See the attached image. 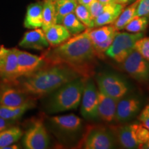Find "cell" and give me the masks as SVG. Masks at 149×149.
<instances>
[{"mask_svg": "<svg viewBox=\"0 0 149 149\" xmlns=\"http://www.w3.org/2000/svg\"><path fill=\"white\" fill-rule=\"evenodd\" d=\"M42 55L46 64L66 65L84 77H89L96 57L88 29L59 45L49 48Z\"/></svg>", "mask_w": 149, "mask_h": 149, "instance_id": "6da1fadb", "label": "cell"}, {"mask_svg": "<svg viewBox=\"0 0 149 149\" xmlns=\"http://www.w3.org/2000/svg\"><path fill=\"white\" fill-rule=\"evenodd\" d=\"M79 77L82 76L66 65L46 64L33 73L10 83L28 95L35 98L51 94L64 84Z\"/></svg>", "mask_w": 149, "mask_h": 149, "instance_id": "7a4b0ae2", "label": "cell"}, {"mask_svg": "<svg viewBox=\"0 0 149 149\" xmlns=\"http://www.w3.org/2000/svg\"><path fill=\"white\" fill-rule=\"evenodd\" d=\"M86 78H75L53 91L46 102L47 113L53 114L77 109L81 102Z\"/></svg>", "mask_w": 149, "mask_h": 149, "instance_id": "3957f363", "label": "cell"}, {"mask_svg": "<svg viewBox=\"0 0 149 149\" xmlns=\"http://www.w3.org/2000/svg\"><path fill=\"white\" fill-rule=\"evenodd\" d=\"M113 130L117 144L123 148H139L149 139V130L139 123L110 127Z\"/></svg>", "mask_w": 149, "mask_h": 149, "instance_id": "277c9868", "label": "cell"}, {"mask_svg": "<svg viewBox=\"0 0 149 149\" xmlns=\"http://www.w3.org/2000/svg\"><path fill=\"white\" fill-rule=\"evenodd\" d=\"M117 141L111 128L102 125L88 126L79 141V148L111 149L115 148Z\"/></svg>", "mask_w": 149, "mask_h": 149, "instance_id": "5b68a950", "label": "cell"}, {"mask_svg": "<svg viewBox=\"0 0 149 149\" xmlns=\"http://www.w3.org/2000/svg\"><path fill=\"white\" fill-rule=\"evenodd\" d=\"M143 36L142 32L134 33L117 31L111 46L106 51L105 55L121 64L133 51L135 42Z\"/></svg>", "mask_w": 149, "mask_h": 149, "instance_id": "8992f818", "label": "cell"}, {"mask_svg": "<svg viewBox=\"0 0 149 149\" xmlns=\"http://www.w3.org/2000/svg\"><path fill=\"white\" fill-rule=\"evenodd\" d=\"M96 81L99 91L117 100H120L128 92L127 83L117 74L102 72L97 75Z\"/></svg>", "mask_w": 149, "mask_h": 149, "instance_id": "52a82bcc", "label": "cell"}, {"mask_svg": "<svg viewBox=\"0 0 149 149\" xmlns=\"http://www.w3.org/2000/svg\"><path fill=\"white\" fill-rule=\"evenodd\" d=\"M121 64L122 69L136 81L142 83L149 81V61L135 49Z\"/></svg>", "mask_w": 149, "mask_h": 149, "instance_id": "ba28073f", "label": "cell"}, {"mask_svg": "<svg viewBox=\"0 0 149 149\" xmlns=\"http://www.w3.org/2000/svg\"><path fill=\"white\" fill-rule=\"evenodd\" d=\"M80 103V112L85 120H95L99 118L98 90L94 81L89 77L86 78Z\"/></svg>", "mask_w": 149, "mask_h": 149, "instance_id": "9c48e42d", "label": "cell"}, {"mask_svg": "<svg viewBox=\"0 0 149 149\" xmlns=\"http://www.w3.org/2000/svg\"><path fill=\"white\" fill-rule=\"evenodd\" d=\"M88 32L96 57L103 58L117 31L113 25L109 24L97 29H88Z\"/></svg>", "mask_w": 149, "mask_h": 149, "instance_id": "30bf717a", "label": "cell"}, {"mask_svg": "<svg viewBox=\"0 0 149 149\" xmlns=\"http://www.w3.org/2000/svg\"><path fill=\"white\" fill-rule=\"evenodd\" d=\"M49 142V135L43 121L35 120L24 134V147L28 149H45L48 148Z\"/></svg>", "mask_w": 149, "mask_h": 149, "instance_id": "8fae6325", "label": "cell"}, {"mask_svg": "<svg viewBox=\"0 0 149 149\" xmlns=\"http://www.w3.org/2000/svg\"><path fill=\"white\" fill-rule=\"evenodd\" d=\"M14 50L17 57V67L14 81L18 78L26 77L33 73L46 64L42 55H33L17 48H14Z\"/></svg>", "mask_w": 149, "mask_h": 149, "instance_id": "7c38bea8", "label": "cell"}, {"mask_svg": "<svg viewBox=\"0 0 149 149\" xmlns=\"http://www.w3.org/2000/svg\"><path fill=\"white\" fill-rule=\"evenodd\" d=\"M13 84L0 80V104L5 107L16 108L34 100Z\"/></svg>", "mask_w": 149, "mask_h": 149, "instance_id": "4fadbf2b", "label": "cell"}, {"mask_svg": "<svg viewBox=\"0 0 149 149\" xmlns=\"http://www.w3.org/2000/svg\"><path fill=\"white\" fill-rule=\"evenodd\" d=\"M141 107V101L138 97L126 95L117 102L115 121L120 123L129 122L137 115Z\"/></svg>", "mask_w": 149, "mask_h": 149, "instance_id": "5bb4252c", "label": "cell"}, {"mask_svg": "<svg viewBox=\"0 0 149 149\" xmlns=\"http://www.w3.org/2000/svg\"><path fill=\"white\" fill-rule=\"evenodd\" d=\"M17 67V57L14 48L0 46V80L13 81Z\"/></svg>", "mask_w": 149, "mask_h": 149, "instance_id": "9a60e30c", "label": "cell"}, {"mask_svg": "<svg viewBox=\"0 0 149 149\" xmlns=\"http://www.w3.org/2000/svg\"><path fill=\"white\" fill-rule=\"evenodd\" d=\"M52 126L63 135H74L81 130L82 120L74 114L57 115L49 118Z\"/></svg>", "mask_w": 149, "mask_h": 149, "instance_id": "2e32d148", "label": "cell"}, {"mask_svg": "<svg viewBox=\"0 0 149 149\" xmlns=\"http://www.w3.org/2000/svg\"><path fill=\"white\" fill-rule=\"evenodd\" d=\"M19 46L24 48L43 51L49 48L50 44L46 40L44 31L39 28L25 33Z\"/></svg>", "mask_w": 149, "mask_h": 149, "instance_id": "e0dca14e", "label": "cell"}, {"mask_svg": "<svg viewBox=\"0 0 149 149\" xmlns=\"http://www.w3.org/2000/svg\"><path fill=\"white\" fill-rule=\"evenodd\" d=\"M117 102L118 100L98 90L99 118L107 123H111L115 121Z\"/></svg>", "mask_w": 149, "mask_h": 149, "instance_id": "ac0fdd59", "label": "cell"}, {"mask_svg": "<svg viewBox=\"0 0 149 149\" xmlns=\"http://www.w3.org/2000/svg\"><path fill=\"white\" fill-rule=\"evenodd\" d=\"M125 6L114 2L105 5L104 10L94 20V28L112 24L115 22Z\"/></svg>", "mask_w": 149, "mask_h": 149, "instance_id": "d6986e66", "label": "cell"}, {"mask_svg": "<svg viewBox=\"0 0 149 149\" xmlns=\"http://www.w3.org/2000/svg\"><path fill=\"white\" fill-rule=\"evenodd\" d=\"M42 9V3H33L29 5L24 22V27L28 29L42 28L43 24Z\"/></svg>", "mask_w": 149, "mask_h": 149, "instance_id": "ffe728a7", "label": "cell"}, {"mask_svg": "<svg viewBox=\"0 0 149 149\" xmlns=\"http://www.w3.org/2000/svg\"><path fill=\"white\" fill-rule=\"evenodd\" d=\"M44 33L46 40L52 47L66 42L72 36L66 28L61 24H55L51 26L44 31Z\"/></svg>", "mask_w": 149, "mask_h": 149, "instance_id": "44dd1931", "label": "cell"}, {"mask_svg": "<svg viewBox=\"0 0 149 149\" xmlns=\"http://www.w3.org/2000/svg\"><path fill=\"white\" fill-rule=\"evenodd\" d=\"M35 100L24 104L21 107L11 108L0 104V117L8 120L16 121L23 115L28 110L32 109L35 106Z\"/></svg>", "mask_w": 149, "mask_h": 149, "instance_id": "7402d4cb", "label": "cell"}, {"mask_svg": "<svg viewBox=\"0 0 149 149\" xmlns=\"http://www.w3.org/2000/svg\"><path fill=\"white\" fill-rule=\"evenodd\" d=\"M139 1V0H135L131 4L128 6L126 8H124L120 15L113 24L116 31H120L121 30L124 29L126 26L135 17L136 9Z\"/></svg>", "mask_w": 149, "mask_h": 149, "instance_id": "603a6c76", "label": "cell"}, {"mask_svg": "<svg viewBox=\"0 0 149 149\" xmlns=\"http://www.w3.org/2000/svg\"><path fill=\"white\" fill-rule=\"evenodd\" d=\"M55 6L56 24H61L67 15L74 13L78 4L77 0H57L54 1Z\"/></svg>", "mask_w": 149, "mask_h": 149, "instance_id": "cb8c5ba5", "label": "cell"}, {"mask_svg": "<svg viewBox=\"0 0 149 149\" xmlns=\"http://www.w3.org/2000/svg\"><path fill=\"white\" fill-rule=\"evenodd\" d=\"M23 132L17 126H13L0 132V149H4L6 146L15 144L21 139Z\"/></svg>", "mask_w": 149, "mask_h": 149, "instance_id": "d4e9b609", "label": "cell"}, {"mask_svg": "<svg viewBox=\"0 0 149 149\" xmlns=\"http://www.w3.org/2000/svg\"><path fill=\"white\" fill-rule=\"evenodd\" d=\"M43 4V24L42 29L45 31L51 26L56 24L55 2L53 0H44Z\"/></svg>", "mask_w": 149, "mask_h": 149, "instance_id": "484cf974", "label": "cell"}, {"mask_svg": "<svg viewBox=\"0 0 149 149\" xmlns=\"http://www.w3.org/2000/svg\"><path fill=\"white\" fill-rule=\"evenodd\" d=\"M61 24L64 26L72 35L79 34L87 29V28L79 21L74 13H71L64 17Z\"/></svg>", "mask_w": 149, "mask_h": 149, "instance_id": "4316f807", "label": "cell"}, {"mask_svg": "<svg viewBox=\"0 0 149 149\" xmlns=\"http://www.w3.org/2000/svg\"><path fill=\"white\" fill-rule=\"evenodd\" d=\"M74 13L87 29L94 28V19L91 16L88 7L78 3Z\"/></svg>", "mask_w": 149, "mask_h": 149, "instance_id": "83f0119b", "label": "cell"}, {"mask_svg": "<svg viewBox=\"0 0 149 149\" xmlns=\"http://www.w3.org/2000/svg\"><path fill=\"white\" fill-rule=\"evenodd\" d=\"M148 25V18L146 17H135L124 29L129 33H140L144 31Z\"/></svg>", "mask_w": 149, "mask_h": 149, "instance_id": "f1b7e54d", "label": "cell"}, {"mask_svg": "<svg viewBox=\"0 0 149 149\" xmlns=\"http://www.w3.org/2000/svg\"><path fill=\"white\" fill-rule=\"evenodd\" d=\"M134 49L149 61V37H142L135 42Z\"/></svg>", "mask_w": 149, "mask_h": 149, "instance_id": "f546056e", "label": "cell"}, {"mask_svg": "<svg viewBox=\"0 0 149 149\" xmlns=\"http://www.w3.org/2000/svg\"><path fill=\"white\" fill-rule=\"evenodd\" d=\"M135 17L149 18V0H139L135 12Z\"/></svg>", "mask_w": 149, "mask_h": 149, "instance_id": "4dcf8cb0", "label": "cell"}, {"mask_svg": "<svg viewBox=\"0 0 149 149\" xmlns=\"http://www.w3.org/2000/svg\"><path fill=\"white\" fill-rule=\"evenodd\" d=\"M104 7H105V5L102 4L98 0L95 1L94 2H93L89 6H88L93 19L95 20V19L97 17L102 13V11L104 10Z\"/></svg>", "mask_w": 149, "mask_h": 149, "instance_id": "1f68e13d", "label": "cell"}, {"mask_svg": "<svg viewBox=\"0 0 149 149\" xmlns=\"http://www.w3.org/2000/svg\"><path fill=\"white\" fill-rule=\"evenodd\" d=\"M138 120L141 124L149 130V104H146L141 110L138 116Z\"/></svg>", "mask_w": 149, "mask_h": 149, "instance_id": "d6a6232c", "label": "cell"}, {"mask_svg": "<svg viewBox=\"0 0 149 149\" xmlns=\"http://www.w3.org/2000/svg\"><path fill=\"white\" fill-rule=\"evenodd\" d=\"M15 121L8 120L0 117V132L13 126Z\"/></svg>", "mask_w": 149, "mask_h": 149, "instance_id": "836d02e7", "label": "cell"}, {"mask_svg": "<svg viewBox=\"0 0 149 149\" xmlns=\"http://www.w3.org/2000/svg\"><path fill=\"white\" fill-rule=\"evenodd\" d=\"M95 1H96V0H77V2L79 4L84 5L88 7Z\"/></svg>", "mask_w": 149, "mask_h": 149, "instance_id": "e575fe53", "label": "cell"}, {"mask_svg": "<svg viewBox=\"0 0 149 149\" xmlns=\"http://www.w3.org/2000/svg\"><path fill=\"white\" fill-rule=\"evenodd\" d=\"M98 1L104 5L109 4V3L115 2V0H98Z\"/></svg>", "mask_w": 149, "mask_h": 149, "instance_id": "d590c367", "label": "cell"}, {"mask_svg": "<svg viewBox=\"0 0 149 149\" xmlns=\"http://www.w3.org/2000/svg\"><path fill=\"white\" fill-rule=\"evenodd\" d=\"M115 2L116 3H120V4H122V5H127L128 3V0H115Z\"/></svg>", "mask_w": 149, "mask_h": 149, "instance_id": "8d00e7d4", "label": "cell"}, {"mask_svg": "<svg viewBox=\"0 0 149 149\" xmlns=\"http://www.w3.org/2000/svg\"><path fill=\"white\" fill-rule=\"evenodd\" d=\"M139 148H142V149H149V139L146 142H145L144 144H143L141 146L139 147Z\"/></svg>", "mask_w": 149, "mask_h": 149, "instance_id": "74e56055", "label": "cell"}, {"mask_svg": "<svg viewBox=\"0 0 149 149\" xmlns=\"http://www.w3.org/2000/svg\"><path fill=\"white\" fill-rule=\"evenodd\" d=\"M134 1H135V0H128V2L130 3V2H133Z\"/></svg>", "mask_w": 149, "mask_h": 149, "instance_id": "f35d334b", "label": "cell"}, {"mask_svg": "<svg viewBox=\"0 0 149 149\" xmlns=\"http://www.w3.org/2000/svg\"><path fill=\"white\" fill-rule=\"evenodd\" d=\"M53 1H57V0H53Z\"/></svg>", "mask_w": 149, "mask_h": 149, "instance_id": "ab89813d", "label": "cell"}]
</instances>
